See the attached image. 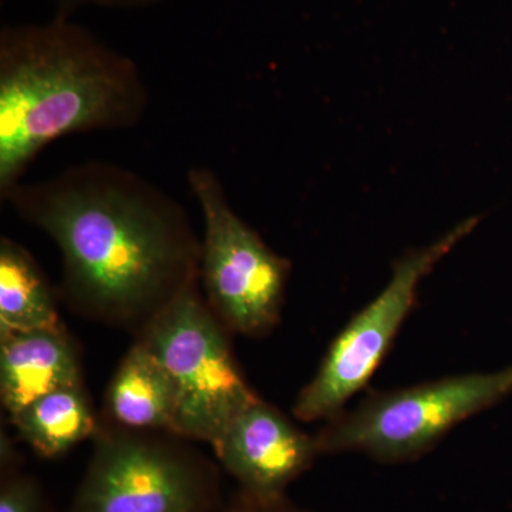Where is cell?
Segmentation results:
<instances>
[{
  "instance_id": "cell-12",
  "label": "cell",
  "mask_w": 512,
  "mask_h": 512,
  "mask_svg": "<svg viewBox=\"0 0 512 512\" xmlns=\"http://www.w3.org/2000/svg\"><path fill=\"white\" fill-rule=\"evenodd\" d=\"M22 439L39 456L56 458L96 433L82 384L40 397L12 419Z\"/></svg>"
},
{
  "instance_id": "cell-8",
  "label": "cell",
  "mask_w": 512,
  "mask_h": 512,
  "mask_svg": "<svg viewBox=\"0 0 512 512\" xmlns=\"http://www.w3.org/2000/svg\"><path fill=\"white\" fill-rule=\"evenodd\" d=\"M225 470L251 497H284L285 488L320 456L315 437L261 399L245 407L212 446Z\"/></svg>"
},
{
  "instance_id": "cell-4",
  "label": "cell",
  "mask_w": 512,
  "mask_h": 512,
  "mask_svg": "<svg viewBox=\"0 0 512 512\" xmlns=\"http://www.w3.org/2000/svg\"><path fill=\"white\" fill-rule=\"evenodd\" d=\"M512 393V367L377 393L315 436L320 454L362 451L397 463L427 453L448 431Z\"/></svg>"
},
{
  "instance_id": "cell-2",
  "label": "cell",
  "mask_w": 512,
  "mask_h": 512,
  "mask_svg": "<svg viewBox=\"0 0 512 512\" xmlns=\"http://www.w3.org/2000/svg\"><path fill=\"white\" fill-rule=\"evenodd\" d=\"M143 110L134 67L66 29L16 33L0 55V187L67 134L131 124Z\"/></svg>"
},
{
  "instance_id": "cell-10",
  "label": "cell",
  "mask_w": 512,
  "mask_h": 512,
  "mask_svg": "<svg viewBox=\"0 0 512 512\" xmlns=\"http://www.w3.org/2000/svg\"><path fill=\"white\" fill-rule=\"evenodd\" d=\"M107 410L124 429L174 433L178 397L173 379L140 340L111 380Z\"/></svg>"
},
{
  "instance_id": "cell-3",
  "label": "cell",
  "mask_w": 512,
  "mask_h": 512,
  "mask_svg": "<svg viewBox=\"0 0 512 512\" xmlns=\"http://www.w3.org/2000/svg\"><path fill=\"white\" fill-rule=\"evenodd\" d=\"M225 330L194 285L158 313L137 339L173 379L178 397L174 434L211 446L259 399L239 372Z\"/></svg>"
},
{
  "instance_id": "cell-9",
  "label": "cell",
  "mask_w": 512,
  "mask_h": 512,
  "mask_svg": "<svg viewBox=\"0 0 512 512\" xmlns=\"http://www.w3.org/2000/svg\"><path fill=\"white\" fill-rule=\"evenodd\" d=\"M82 384L63 328L0 335V397L10 419L40 397Z\"/></svg>"
},
{
  "instance_id": "cell-1",
  "label": "cell",
  "mask_w": 512,
  "mask_h": 512,
  "mask_svg": "<svg viewBox=\"0 0 512 512\" xmlns=\"http://www.w3.org/2000/svg\"><path fill=\"white\" fill-rule=\"evenodd\" d=\"M6 195L56 242L64 295L87 318L140 335L197 285L202 244L187 218L131 175L82 168Z\"/></svg>"
},
{
  "instance_id": "cell-6",
  "label": "cell",
  "mask_w": 512,
  "mask_h": 512,
  "mask_svg": "<svg viewBox=\"0 0 512 512\" xmlns=\"http://www.w3.org/2000/svg\"><path fill=\"white\" fill-rule=\"evenodd\" d=\"M190 185L204 215L201 275L208 305L232 332H268L278 322L289 262L229 207L214 174L192 170Z\"/></svg>"
},
{
  "instance_id": "cell-14",
  "label": "cell",
  "mask_w": 512,
  "mask_h": 512,
  "mask_svg": "<svg viewBox=\"0 0 512 512\" xmlns=\"http://www.w3.org/2000/svg\"><path fill=\"white\" fill-rule=\"evenodd\" d=\"M224 512H306L298 510L285 500V497L269 498V500H262V498L251 497L241 493L237 501Z\"/></svg>"
},
{
  "instance_id": "cell-13",
  "label": "cell",
  "mask_w": 512,
  "mask_h": 512,
  "mask_svg": "<svg viewBox=\"0 0 512 512\" xmlns=\"http://www.w3.org/2000/svg\"><path fill=\"white\" fill-rule=\"evenodd\" d=\"M45 494L33 477L13 473L2 477L0 512H45Z\"/></svg>"
},
{
  "instance_id": "cell-5",
  "label": "cell",
  "mask_w": 512,
  "mask_h": 512,
  "mask_svg": "<svg viewBox=\"0 0 512 512\" xmlns=\"http://www.w3.org/2000/svg\"><path fill=\"white\" fill-rule=\"evenodd\" d=\"M220 484L210 461L140 430L100 431L70 512H215Z\"/></svg>"
},
{
  "instance_id": "cell-11",
  "label": "cell",
  "mask_w": 512,
  "mask_h": 512,
  "mask_svg": "<svg viewBox=\"0 0 512 512\" xmlns=\"http://www.w3.org/2000/svg\"><path fill=\"white\" fill-rule=\"evenodd\" d=\"M63 328L45 276L25 248L0 244V335Z\"/></svg>"
},
{
  "instance_id": "cell-7",
  "label": "cell",
  "mask_w": 512,
  "mask_h": 512,
  "mask_svg": "<svg viewBox=\"0 0 512 512\" xmlns=\"http://www.w3.org/2000/svg\"><path fill=\"white\" fill-rule=\"evenodd\" d=\"M477 218L458 224L430 247L394 264L392 279L333 340L316 375L293 406L296 419L330 420L369 383L416 302L424 276L476 228Z\"/></svg>"
}]
</instances>
